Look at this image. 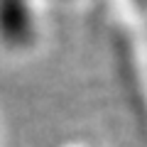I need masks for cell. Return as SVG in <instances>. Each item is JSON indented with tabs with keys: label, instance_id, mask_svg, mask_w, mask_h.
<instances>
[{
	"label": "cell",
	"instance_id": "cell-1",
	"mask_svg": "<svg viewBox=\"0 0 147 147\" xmlns=\"http://www.w3.org/2000/svg\"><path fill=\"white\" fill-rule=\"evenodd\" d=\"M0 34L10 44H22L30 37V12L25 0H0Z\"/></svg>",
	"mask_w": 147,
	"mask_h": 147
}]
</instances>
